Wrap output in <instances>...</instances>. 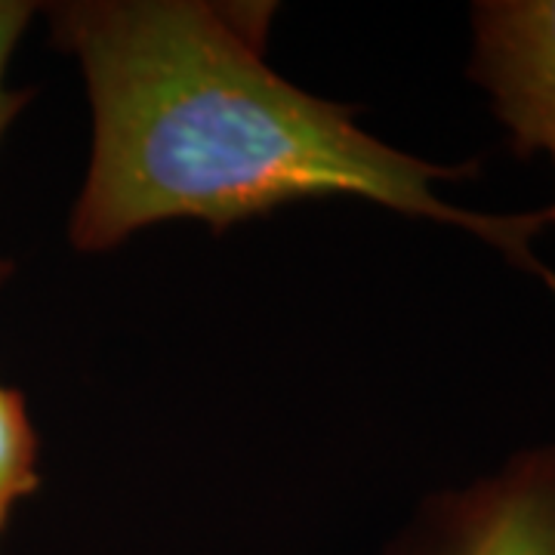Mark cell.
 <instances>
[{
	"label": "cell",
	"instance_id": "3957f363",
	"mask_svg": "<svg viewBox=\"0 0 555 555\" xmlns=\"http://www.w3.org/2000/svg\"><path fill=\"white\" fill-rule=\"evenodd\" d=\"M469 25V80L518 158L543 155L555 167V0H478ZM540 214L555 225V201Z\"/></svg>",
	"mask_w": 555,
	"mask_h": 555
},
{
	"label": "cell",
	"instance_id": "5b68a950",
	"mask_svg": "<svg viewBox=\"0 0 555 555\" xmlns=\"http://www.w3.org/2000/svg\"><path fill=\"white\" fill-rule=\"evenodd\" d=\"M35 13H38V7L28 0H0V142L7 137L10 124L20 118V112L31 100L28 90H20L7 80V72H10V60L20 47L25 28L35 20ZM7 278H10V262L0 259V284Z\"/></svg>",
	"mask_w": 555,
	"mask_h": 555
},
{
	"label": "cell",
	"instance_id": "277c9868",
	"mask_svg": "<svg viewBox=\"0 0 555 555\" xmlns=\"http://www.w3.org/2000/svg\"><path fill=\"white\" fill-rule=\"evenodd\" d=\"M38 433L25 396L0 383V540L25 496L38 491Z\"/></svg>",
	"mask_w": 555,
	"mask_h": 555
},
{
	"label": "cell",
	"instance_id": "6da1fadb",
	"mask_svg": "<svg viewBox=\"0 0 555 555\" xmlns=\"http://www.w3.org/2000/svg\"><path fill=\"white\" fill-rule=\"evenodd\" d=\"M272 13L210 0H65L50 38L78 62L93 112L90 164L68 217L80 254H105L149 225L198 219L214 232L312 198H358L454 225L555 297L537 254L540 210L481 214L438 185L478 164H436L367 133L266 62Z\"/></svg>",
	"mask_w": 555,
	"mask_h": 555
},
{
	"label": "cell",
	"instance_id": "7a4b0ae2",
	"mask_svg": "<svg viewBox=\"0 0 555 555\" xmlns=\"http://www.w3.org/2000/svg\"><path fill=\"white\" fill-rule=\"evenodd\" d=\"M379 555H555V441L429 494Z\"/></svg>",
	"mask_w": 555,
	"mask_h": 555
}]
</instances>
